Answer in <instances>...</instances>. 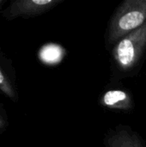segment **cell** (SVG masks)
Instances as JSON below:
<instances>
[{
  "label": "cell",
  "instance_id": "7",
  "mask_svg": "<svg viewBox=\"0 0 146 147\" xmlns=\"http://www.w3.org/2000/svg\"><path fill=\"white\" fill-rule=\"evenodd\" d=\"M4 125H5V122H4V120L2 118V116L0 115V127H4Z\"/></svg>",
  "mask_w": 146,
  "mask_h": 147
},
{
  "label": "cell",
  "instance_id": "3",
  "mask_svg": "<svg viewBox=\"0 0 146 147\" xmlns=\"http://www.w3.org/2000/svg\"><path fill=\"white\" fill-rule=\"evenodd\" d=\"M64 0H17L13 2L4 11V16L8 19H13L18 16L31 17L42 15Z\"/></svg>",
  "mask_w": 146,
  "mask_h": 147
},
{
  "label": "cell",
  "instance_id": "8",
  "mask_svg": "<svg viewBox=\"0 0 146 147\" xmlns=\"http://www.w3.org/2000/svg\"><path fill=\"white\" fill-rule=\"evenodd\" d=\"M2 3V1H1V0H0V3Z\"/></svg>",
  "mask_w": 146,
  "mask_h": 147
},
{
  "label": "cell",
  "instance_id": "6",
  "mask_svg": "<svg viewBox=\"0 0 146 147\" xmlns=\"http://www.w3.org/2000/svg\"><path fill=\"white\" fill-rule=\"evenodd\" d=\"M0 90L9 98H11V99L15 98L14 90L1 70H0Z\"/></svg>",
  "mask_w": 146,
  "mask_h": 147
},
{
  "label": "cell",
  "instance_id": "1",
  "mask_svg": "<svg viewBox=\"0 0 146 147\" xmlns=\"http://www.w3.org/2000/svg\"><path fill=\"white\" fill-rule=\"evenodd\" d=\"M146 56V22L119 40L111 49L112 81L136 76Z\"/></svg>",
  "mask_w": 146,
  "mask_h": 147
},
{
  "label": "cell",
  "instance_id": "2",
  "mask_svg": "<svg viewBox=\"0 0 146 147\" xmlns=\"http://www.w3.org/2000/svg\"><path fill=\"white\" fill-rule=\"evenodd\" d=\"M146 22V0H125L115 9L109 20L105 46L110 50L122 38Z\"/></svg>",
  "mask_w": 146,
  "mask_h": 147
},
{
  "label": "cell",
  "instance_id": "5",
  "mask_svg": "<svg viewBox=\"0 0 146 147\" xmlns=\"http://www.w3.org/2000/svg\"><path fill=\"white\" fill-rule=\"evenodd\" d=\"M99 104L107 109L123 113H130L135 107L131 92L122 89H110L104 91L100 96Z\"/></svg>",
  "mask_w": 146,
  "mask_h": 147
},
{
  "label": "cell",
  "instance_id": "4",
  "mask_svg": "<svg viewBox=\"0 0 146 147\" xmlns=\"http://www.w3.org/2000/svg\"><path fill=\"white\" fill-rule=\"evenodd\" d=\"M104 145L106 147H146L138 133L122 124L108 130L104 138Z\"/></svg>",
  "mask_w": 146,
  "mask_h": 147
}]
</instances>
